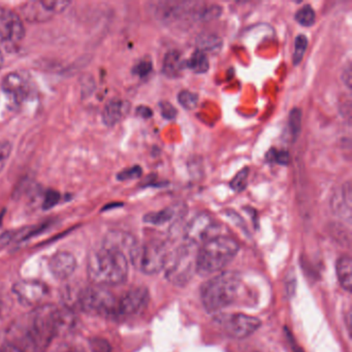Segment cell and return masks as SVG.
<instances>
[{"mask_svg": "<svg viewBox=\"0 0 352 352\" xmlns=\"http://www.w3.org/2000/svg\"><path fill=\"white\" fill-rule=\"evenodd\" d=\"M160 111L162 116L164 117V118L168 119V120L176 118L177 113H178L177 112L176 108L168 102H160Z\"/></svg>", "mask_w": 352, "mask_h": 352, "instance_id": "34", "label": "cell"}, {"mask_svg": "<svg viewBox=\"0 0 352 352\" xmlns=\"http://www.w3.org/2000/svg\"><path fill=\"white\" fill-rule=\"evenodd\" d=\"M152 71V63L150 61H141L133 67V74L139 76V77L144 78L149 75Z\"/></svg>", "mask_w": 352, "mask_h": 352, "instance_id": "35", "label": "cell"}, {"mask_svg": "<svg viewBox=\"0 0 352 352\" xmlns=\"http://www.w3.org/2000/svg\"><path fill=\"white\" fill-rule=\"evenodd\" d=\"M195 44H197V50L201 51L205 54L207 53L215 54L219 52L223 46L222 38L213 34H199L195 41Z\"/></svg>", "mask_w": 352, "mask_h": 352, "instance_id": "22", "label": "cell"}, {"mask_svg": "<svg viewBox=\"0 0 352 352\" xmlns=\"http://www.w3.org/2000/svg\"><path fill=\"white\" fill-rule=\"evenodd\" d=\"M87 273L96 285H118L126 281L129 261L118 251L100 247L88 257Z\"/></svg>", "mask_w": 352, "mask_h": 352, "instance_id": "2", "label": "cell"}, {"mask_svg": "<svg viewBox=\"0 0 352 352\" xmlns=\"http://www.w3.org/2000/svg\"><path fill=\"white\" fill-rule=\"evenodd\" d=\"M140 244L137 239L122 230H111L104 236L102 247L122 253L127 261H131L135 256Z\"/></svg>", "mask_w": 352, "mask_h": 352, "instance_id": "14", "label": "cell"}, {"mask_svg": "<svg viewBox=\"0 0 352 352\" xmlns=\"http://www.w3.org/2000/svg\"><path fill=\"white\" fill-rule=\"evenodd\" d=\"M181 214H183V211L180 206H172L158 212L146 214L144 216V221L152 226H164L168 222H172L173 220L178 219Z\"/></svg>", "mask_w": 352, "mask_h": 352, "instance_id": "19", "label": "cell"}, {"mask_svg": "<svg viewBox=\"0 0 352 352\" xmlns=\"http://www.w3.org/2000/svg\"><path fill=\"white\" fill-rule=\"evenodd\" d=\"M338 280L342 287L347 292H351L352 289V261L351 257L343 255L338 259L336 265Z\"/></svg>", "mask_w": 352, "mask_h": 352, "instance_id": "21", "label": "cell"}, {"mask_svg": "<svg viewBox=\"0 0 352 352\" xmlns=\"http://www.w3.org/2000/svg\"><path fill=\"white\" fill-rule=\"evenodd\" d=\"M22 14L30 22H46L53 17V14L45 7L43 1H30L21 8Z\"/></svg>", "mask_w": 352, "mask_h": 352, "instance_id": "20", "label": "cell"}, {"mask_svg": "<svg viewBox=\"0 0 352 352\" xmlns=\"http://www.w3.org/2000/svg\"><path fill=\"white\" fill-rule=\"evenodd\" d=\"M3 55H1V52H0V69H1V67H3Z\"/></svg>", "mask_w": 352, "mask_h": 352, "instance_id": "42", "label": "cell"}, {"mask_svg": "<svg viewBox=\"0 0 352 352\" xmlns=\"http://www.w3.org/2000/svg\"><path fill=\"white\" fill-rule=\"evenodd\" d=\"M220 226L209 214L199 213L187 223L184 230L186 244L191 246L203 245L214 236H219Z\"/></svg>", "mask_w": 352, "mask_h": 352, "instance_id": "9", "label": "cell"}, {"mask_svg": "<svg viewBox=\"0 0 352 352\" xmlns=\"http://www.w3.org/2000/svg\"><path fill=\"white\" fill-rule=\"evenodd\" d=\"M12 152V144L8 141H0V172L3 170Z\"/></svg>", "mask_w": 352, "mask_h": 352, "instance_id": "33", "label": "cell"}, {"mask_svg": "<svg viewBox=\"0 0 352 352\" xmlns=\"http://www.w3.org/2000/svg\"><path fill=\"white\" fill-rule=\"evenodd\" d=\"M131 110V104L127 100H111L102 111V121L109 127L118 124Z\"/></svg>", "mask_w": 352, "mask_h": 352, "instance_id": "17", "label": "cell"}, {"mask_svg": "<svg viewBox=\"0 0 352 352\" xmlns=\"http://www.w3.org/2000/svg\"><path fill=\"white\" fill-rule=\"evenodd\" d=\"M222 13V8L217 5H199L195 11V21L207 22L216 19Z\"/></svg>", "mask_w": 352, "mask_h": 352, "instance_id": "24", "label": "cell"}, {"mask_svg": "<svg viewBox=\"0 0 352 352\" xmlns=\"http://www.w3.org/2000/svg\"><path fill=\"white\" fill-rule=\"evenodd\" d=\"M185 67L195 74H205L209 71L210 63L207 54L199 50H195L190 58L185 61Z\"/></svg>", "mask_w": 352, "mask_h": 352, "instance_id": "23", "label": "cell"}, {"mask_svg": "<svg viewBox=\"0 0 352 352\" xmlns=\"http://www.w3.org/2000/svg\"><path fill=\"white\" fill-rule=\"evenodd\" d=\"M16 236H17V230L7 232L5 234H0V250L7 247L10 243L16 241Z\"/></svg>", "mask_w": 352, "mask_h": 352, "instance_id": "37", "label": "cell"}, {"mask_svg": "<svg viewBox=\"0 0 352 352\" xmlns=\"http://www.w3.org/2000/svg\"><path fill=\"white\" fill-rule=\"evenodd\" d=\"M289 129L294 140L300 135L302 131V111L298 108H294L289 114Z\"/></svg>", "mask_w": 352, "mask_h": 352, "instance_id": "27", "label": "cell"}, {"mask_svg": "<svg viewBox=\"0 0 352 352\" xmlns=\"http://www.w3.org/2000/svg\"><path fill=\"white\" fill-rule=\"evenodd\" d=\"M308 38L305 34H298L296 36V42H294V56H292L294 65H300L302 63L305 53H306L307 47H308Z\"/></svg>", "mask_w": 352, "mask_h": 352, "instance_id": "26", "label": "cell"}, {"mask_svg": "<svg viewBox=\"0 0 352 352\" xmlns=\"http://www.w3.org/2000/svg\"><path fill=\"white\" fill-rule=\"evenodd\" d=\"M91 352H112V346L108 340L102 337H94L89 340Z\"/></svg>", "mask_w": 352, "mask_h": 352, "instance_id": "30", "label": "cell"}, {"mask_svg": "<svg viewBox=\"0 0 352 352\" xmlns=\"http://www.w3.org/2000/svg\"><path fill=\"white\" fill-rule=\"evenodd\" d=\"M25 36L23 21L8 8H0V38L9 44H18Z\"/></svg>", "mask_w": 352, "mask_h": 352, "instance_id": "12", "label": "cell"}, {"mask_svg": "<svg viewBox=\"0 0 352 352\" xmlns=\"http://www.w3.org/2000/svg\"><path fill=\"white\" fill-rule=\"evenodd\" d=\"M78 307L89 314L106 317L118 315V300L104 286L92 285L80 290Z\"/></svg>", "mask_w": 352, "mask_h": 352, "instance_id": "5", "label": "cell"}, {"mask_svg": "<svg viewBox=\"0 0 352 352\" xmlns=\"http://www.w3.org/2000/svg\"><path fill=\"white\" fill-rule=\"evenodd\" d=\"M57 310L55 305L38 306L30 313L24 323L22 340L32 352H45L55 338L58 337Z\"/></svg>", "mask_w": 352, "mask_h": 352, "instance_id": "1", "label": "cell"}, {"mask_svg": "<svg viewBox=\"0 0 352 352\" xmlns=\"http://www.w3.org/2000/svg\"><path fill=\"white\" fill-rule=\"evenodd\" d=\"M49 267L56 279L67 280L75 273L77 261L71 252L59 251L51 257Z\"/></svg>", "mask_w": 352, "mask_h": 352, "instance_id": "16", "label": "cell"}, {"mask_svg": "<svg viewBox=\"0 0 352 352\" xmlns=\"http://www.w3.org/2000/svg\"><path fill=\"white\" fill-rule=\"evenodd\" d=\"M315 18H316V15H315L314 10L310 5H306L300 8L294 15L296 21L300 25L305 26V28L312 26L314 24Z\"/></svg>", "mask_w": 352, "mask_h": 352, "instance_id": "25", "label": "cell"}, {"mask_svg": "<svg viewBox=\"0 0 352 352\" xmlns=\"http://www.w3.org/2000/svg\"><path fill=\"white\" fill-rule=\"evenodd\" d=\"M213 322L222 333L232 339H245L261 327L258 318L243 313L217 314Z\"/></svg>", "mask_w": 352, "mask_h": 352, "instance_id": "7", "label": "cell"}, {"mask_svg": "<svg viewBox=\"0 0 352 352\" xmlns=\"http://www.w3.org/2000/svg\"><path fill=\"white\" fill-rule=\"evenodd\" d=\"M239 243L228 236H217L201 245L197 250V273L201 276L217 273L232 263L238 254Z\"/></svg>", "mask_w": 352, "mask_h": 352, "instance_id": "3", "label": "cell"}, {"mask_svg": "<svg viewBox=\"0 0 352 352\" xmlns=\"http://www.w3.org/2000/svg\"><path fill=\"white\" fill-rule=\"evenodd\" d=\"M294 352H304L302 349H300V348H298V349L296 350Z\"/></svg>", "mask_w": 352, "mask_h": 352, "instance_id": "43", "label": "cell"}, {"mask_svg": "<svg viewBox=\"0 0 352 352\" xmlns=\"http://www.w3.org/2000/svg\"><path fill=\"white\" fill-rule=\"evenodd\" d=\"M59 199H60V195L57 191H48L46 197H45L44 205H43L44 206V209L48 210L54 207L55 205L58 204Z\"/></svg>", "mask_w": 352, "mask_h": 352, "instance_id": "36", "label": "cell"}, {"mask_svg": "<svg viewBox=\"0 0 352 352\" xmlns=\"http://www.w3.org/2000/svg\"><path fill=\"white\" fill-rule=\"evenodd\" d=\"M274 162H278L281 166H287L289 162V154L287 151H275Z\"/></svg>", "mask_w": 352, "mask_h": 352, "instance_id": "38", "label": "cell"}, {"mask_svg": "<svg viewBox=\"0 0 352 352\" xmlns=\"http://www.w3.org/2000/svg\"><path fill=\"white\" fill-rule=\"evenodd\" d=\"M195 247L184 245L173 256H168L166 276V279L174 285H186L197 272V251H195Z\"/></svg>", "mask_w": 352, "mask_h": 352, "instance_id": "6", "label": "cell"}, {"mask_svg": "<svg viewBox=\"0 0 352 352\" xmlns=\"http://www.w3.org/2000/svg\"><path fill=\"white\" fill-rule=\"evenodd\" d=\"M50 352H86L80 344L74 342H63L55 346Z\"/></svg>", "mask_w": 352, "mask_h": 352, "instance_id": "32", "label": "cell"}, {"mask_svg": "<svg viewBox=\"0 0 352 352\" xmlns=\"http://www.w3.org/2000/svg\"><path fill=\"white\" fill-rule=\"evenodd\" d=\"M142 174H143V170H142L141 166H135L125 168L122 172L119 173L117 179L120 181L133 180V179L140 178Z\"/></svg>", "mask_w": 352, "mask_h": 352, "instance_id": "31", "label": "cell"}, {"mask_svg": "<svg viewBox=\"0 0 352 352\" xmlns=\"http://www.w3.org/2000/svg\"><path fill=\"white\" fill-rule=\"evenodd\" d=\"M12 290L16 300L24 307L38 306L49 294L48 286L38 280H20Z\"/></svg>", "mask_w": 352, "mask_h": 352, "instance_id": "11", "label": "cell"}, {"mask_svg": "<svg viewBox=\"0 0 352 352\" xmlns=\"http://www.w3.org/2000/svg\"><path fill=\"white\" fill-rule=\"evenodd\" d=\"M178 102L186 110H193L199 102V96L189 90H182L178 94Z\"/></svg>", "mask_w": 352, "mask_h": 352, "instance_id": "28", "label": "cell"}, {"mask_svg": "<svg viewBox=\"0 0 352 352\" xmlns=\"http://www.w3.org/2000/svg\"><path fill=\"white\" fill-rule=\"evenodd\" d=\"M137 114L139 115L142 118H151L152 117V110L148 107H139L137 109Z\"/></svg>", "mask_w": 352, "mask_h": 352, "instance_id": "41", "label": "cell"}, {"mask_svg": "<svg viewBox=\"0 0 352 352\" xmlns=\"http://www.w3.org/2000/svg\"><path fill=\"white\" fill-rule=\"evenodd\" d=\"M168 256L166 244L153 241L147 244H140L131 263L142 273L154 275L166 267Z\"/></svg>", "mask_w": 352, "mask_h": 352, "instance_id": "8", "label": "cell"}, {"mask_svg": "<svg viewBox=\"0 0 352 352\" xmlns=\"http://www.w3.org/2000/svg\"><path fill=\"white\" fill-rule=\"evenodd\" d=\"M150 296L147 288L143 286L131 288L118 300V315L133 316L140 314L147 308Z\"/></svg>", "mask_w": 352, "mask_h": 352, "instance_id": "13", "label": "cell"}, {"mask_svg": "<svg viewBox=\"0 0 352 352\" xmlns=\"http://www.w3.org/2000/svg\"><path fill=\"white\" fill-rule=\"evenodd\" d=\"M0 352H24L19 346L14 343H5L0 347Z\"/></svg>", "mask_w": 352, "mask_h": 352, "instance_id": "40", "label": "cell"}, {"mask_svg": "<svg viewBox=\"0 0 352 352\" xmlns=\"http://www.w3.org/2000/svg\"><path fill=\"white\" fill-rule=\"evenodd\" d=\"M241 287V277L234 272H223L211 278L201 288V300L210 313L223 310L236 300Z\"/></svg>", "mask_w": 352, "mask_h": 352, "instance_id": "4", "label": "cell"}, {"mask_svg": "<svg viewBox=\"0 0 352 352\" xmlns=\"http://www.w3.org/2000/svg\"><path fill=\"white\" fill-rule=\"evenodd\" d=\"M352 188L351 182H347L337 187L331 197V209L335 216L351 221Z\"/></svg>", "mask_w": 352, "mask_h": 352, "instance_id": "15", "label": "cell"}, {"mask_svg": "<svg viewBox=\"0 0 352 352\" xmlns=\"http://www.w3.org/2000/svg\"><path fill=\"white\" fill-rule=\"evenodd\" d=\"M1 88L7 98L16 104H24L34 94L32 78L21 72L8 74L1 82Z\"/></svg>", "mask_w": 352, "mask_h": 352, "instance_id": "10", "label": "cell"}, {"mask_svg": "<svg viewBox=\"0 0 352 352\" xmlns=\"http://www.w3.org/2000/svg\"><path fill=\"white\" fill-rule=\"evenodd\" d=\"M185 61L179 51L170 50L166 53L162 63V73L168 78H178L185 69Z\"/></svg>", "mask_w": 352, "mask_h": 352, "instance_id": "18", "label": "cell"}, {"mask_svg": "<svg viewBox=\"0 0 352 352\" xmlns=\"http://www.w3.org/2000/svg\"><path fill=\"white\" fill-rule=\"evenodd\" d=\"M351 67L348 65L344 69L343 74H342V80H343L344 84L347 86L348 89H351Z\"/></svg>", "mask_w": 352, "mask_h": 352, "instance_id": "39", "label": "cell"}, {"mask_svg": "<svg viewBox=\"0 0 352 352\" xmlns=\"http://www.w3.org/2000/svg\"><path fill=\"white\" fill-rule=\"evenodd\" d=\"M249 176V168H244L241 170L238 174L236 175L232 182H230V187L232 190L236 191V192H241L244 190L247 187V180H248Z\"/></svg>", "mask_w": 352, "mask_h": 352, "instance_id": "29", "label": "cell"}]
</instances>
